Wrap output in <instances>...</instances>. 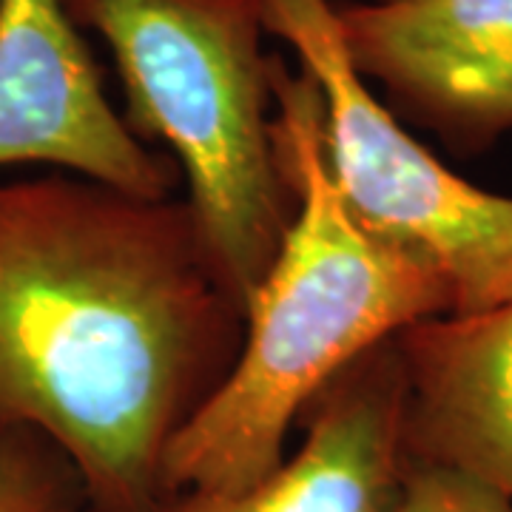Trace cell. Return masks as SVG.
<instances>
[{
	"instance_id": "6da1fadb",
	"label": "cell",
	"mask_w": 512,
	"mask_h": 512,
	"mask_svg": "<svg viewBox=\"0 0 512 512\" xmlns=\"http://www.w3.org/2000/svg\"><path fill=\"white\" fill-rule=\"evenodd\" d=\"M245 302L177 197L52 168L0 180V433L55 441L92 512H148L237 362Z\"/></svg>"
},
{
	"instance_id": "7a4b0ae2",
	"label": "cell",
	"mask_w": 512,
	"mask_h": 512,
	"mask_svg": "<svg viewBox=\"0 0 512 512\" xmlns=\"http://www.w3.org/2000/svg\"><path fill=\"white\" fill-rule=\"evenodd\" d=\"M274 137L296 200L271 268L245 302V339L220 390L171 441L163 490L239 493L288 458L325 384L407 328L453 313L441 276L373 237L330 180L322 92L274 55Z\"/></svg>"
},
{
	"instance_id": "3957f363",
	"label": "cell",
	"mask_w": 512,
	"mask_h": 512,
	"mask_svg": "<svg viewBox=\"0 0 512 512\" xmlns=\"http://www.w3.org/2000/svg\"><path fill=\"white\" fill-rule=\"evenodd\" d=\"M106 40L126 123L165 146L188 208L242 302L271 268L296 211L274 137V55L262 0H63Z\"/></svg>"
},
{
	"instance_id": "277c9868",
	"label": "cell",
	"mask_w": 512,
	"mask_h": 512,
	"mask_svg": "<svg viewBox=\"0 0 512 512\" xmlns=\"http://www.w3.org/2000/svg\"><path fill=\"white\" fill-rule=\"evenodd\" d=\"M262 18L322 92L325 163L350 217L427 262L453 313L512 302V197L456 174L399 123L353 69L336 3L262 0Z\"/></svg>"
},
{
	"instance_id": "5b68a950",
	"label": "cell",
	"mask_w": 512,
	"mask_h": 512,
	"mask_svg": "<svg viewBox=\"0 0 512 512\" xmlns=\"http://www.w3.org/2000/svg\"><path fill=\"white\" fill-rule=\"evenodd\" d=\"M336 23L393 114L464 151L512 131V0H356Z\"/></svg>"
},
{
	"instance_id": "8992f818",
	"label": "cell",
	"mask_w": 512,
	"mask_h": 512,
	"mask_svg": "<svg viewBox=\"0 0 512 512\" xmlns=\"http://www.w3.org/2000/svg\"><path fill=\"white\" fill-rule=\"evenodd\" d=\"M63 0H0V168L49 165L174 197L177 163L134 137Z\"/></svg>"
},
{
	"instance_id": "52a82bcc",
	"label": "cell",
	"mask_w": 512,
	"mask_h": 512,
	"mask_svg": "<svg viewBox=\"0 0 512 512\" xmlns=\"http://www.w3.org/2000/svg\"><path fill=\"white\" fill-rule=\"evenodd\" d=\"M404 387L396 339L367 350L308 404L299 447L239 493L171 490L148 512H402Z\"/></svg>"
},
{
	"instance_id": "ba28073f",
	"label": "cell",
	"mask_w": 512,
	"mask_h": 512,
	"mask_svg": "<svg viewBox=\"0 0 512 512\" xmlns=\"http://www.w3.org/2000/svg\"><path fill=\"white\" fill-rule=\"evenodd\" d=\"M396 348L407 458L461 470L512 498V302L419 322Z\"/></svg>"
},
{
	"instance_id": "9c48e42d",
	"label": "cell",
	"mask_w": 512,
	"mask_h": 512,
	"mask_svg": "<svg viewBox=\"0 0 512 512\" xmlns=\"http://www.w3.org/2000/svg\"><path fill=\"white\" fill-rule=\"evenodd\" d=\"M0 512H92V504L55 441L15 427L0 433Z\"/></svg>"
},
{
	"instance_id": "30bf717a",
	"label": "cell",
	"mask_w": 512,
	"mask_h": 512,
	"mask_svg": "<svg viewBox=\"0 0 512 512\" xmlns=\"http://www.w3.org/2000/svg\"><path fill=\"white\" fill-rule=\"evenodd\" d=\"M402 512H512V498L461 470L407 458Z\"/></svg>"
}]
</instances>
